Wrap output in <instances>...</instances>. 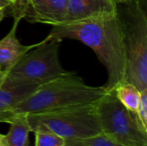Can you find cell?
<instances>
[{
	"label": "cell",
	"instance_id": "obj_1",
	"mask_svg": "<svg viewBox=\"0 0 147 146\" xmlns=\"http://www.w3.org/2000/svg\"><path fill=\"white\" fill-rule=\"evenodd\" d=\"M47 36L60 41L76 40L90 47L107 71L108 80L103 85L107 91L114 90L126 80L127 56L120 12L86 22L53 26Z\"/></svg>",
	"mask_w": 147,
	"mask_h": 146
},
{
	"label": "cell",
	"instance_id": "obj_2",
	"mask_svg": "<svg viewBox=\"0 0 147 146\" xmlns=\"http://www.w3.org/2000/svg\"><path fill=\"white\" fill-rule=\"evenodd\" d=\"M107 89L104 86L94 87L86 84L74 72L39 85L23 102L11 110L0 114V122L8 123L16 115H26L60 110L78 106L96 103Z\"/></svg>",
	"mask_w": 147,
	"mask_h": 146
},
{
	"label": "cell",
	"instance_id": "obj_3",
	"mask_svg": "<svg viewBox=\"0 0 147 146\" xmlns=\"http://www.w3.org/2000/svg\"><path fill=\"white\" fill-rule=\"evenodd\" d=\"M60 40L48 36L27 52L14 65L3 71L0 83L40 85L69 73L59 57Z\"/></svg>",
	"mask_w": 147,
	"mask_h": 146
},
{
	"label": "cell",
	"instance_id": "obj_4",
	"mask_svg": "<svg viewBox=\"0 0 147 146\" xmlns=\"http://www.w3.org/2000/svg\"><path fill=\"white\" fill-rule=\"evenodd\" d=\"M31 132L47 129L65 141L89 139L102 134L96 103L56 111L26 114Z\"/></svg>",
	"mask_w": 147,
	"mask_h": 146
},
{
	"label": "cell",
	"instance_id": "obj_5",
	"mask_svg": "<svg viewBox=\"0 0 147 146\" xmlns=\"http://www.w3.org/2000/svg\"><path fill=\"white\" fill-rule=\"evenodd\" d=\"M123 26L127 56L126 80L140 91L147 89V15L140 1L130 0L127 3Z\"/></svg>",
	"mask_w": 147,
	"mask_h": 146
},
{
	"label": "cell",
	"instance_id": "obj_6",
	"mask_svg": "<svg viewBox=\"0 0 147 146\" xmlns=\"http://www.w3.org/2000/svg\"><path fill=\"white\" fill-rule=\"evenodd\" d=\"M96 110L102 134L126 146H147V134L139 126L134 114L108 91L96 103Z\"/></svg>",
	"mask_w": 147,
	"mask_h": 146
},
{
	"label": "cell",
	"instance_id": "obj_7",
	"mask_svg": "<svg viewBox=\"0 0 147 146\" xmlns=\"http://www.w3.org/2000/svg\"><path fill=\"white\" fill-rule=\"evenodd\" d=\"M118 13L119 5L115 0H67L64 23L82 22Z\"/></svg>",
	"mask_w": 147,
	"mask_h": 146
},
{
	"label": "cell",
	"instance_id": "obj_8",
	"mask_svg": "<svg viewBox=\"0 0 147 146\" xmlns=\"http://www.w3.org/2000/svg\"><path fill=\"white\" fill-rule=\"evenodd\" d=\"M67 0H28L24 18L30 23L53 26L65 22Z\"/></svg>",
	"mask_w": 147,
	"mask_h": 146
},
{
	"label": "cell",
	"instance_id": "obj_9",
	"mask_svg": "<svg viewBox=\"0 0 147 146\" xmlns=\"http://www.w3.org/2000/svg\"><path fill=\"white\" fill-rule=\"evenodd\" d=\"M21 18H14V22L9 33L0 40V68L5 71L14 65L27 52L38 43L25 46L16 37V30Z\"/></svg>",
	"mask_w": 147,
	"mask_h": 146
},
{
	"label": "cell",
	"instance_id": "obj_10",
	"mask_svg": "<svg viewBox=\"0 0 147 146\" xmlns=\"http://www.w3.org/2000/svg\"><path fill=\"white\" fill-rule=\"evenodd\" d=\"M39 85L0 83V114L6 113L28 98Z\"/></svg>",
	"mask_w": 147,
	"mask_h": 146
},
{
	"label": "cell",
	"instance_id": "obj_11",
	"mask_svg": "<svg viewBox=\"0 0 147 146\" xmlns=\"http://www.w3.org/2000/svg\"><path fill=\"white\" fill-rule=\"evenodd\" d=\"M10 126L5 135L6 146H29V133L31 132L26 115L12 117L9 122Z\"/></svg>",
	"mask_w": 147,
	"mask_h": 146
},
{
	"label": "cell",
	"instance_id": "obj_12",
	"mask_svg": "<svg viewBox=\"0 0 147 146\" xmlns=\"http://www.w3.org/2000/svg\"><path fill=\"white\" fill-rule=\"evenodd\" d=\"M115 96L120 102L133 114L139 108L141 91L132 83L125 80L118 83L114 89Z\"/></svg>",
	"mask_w": 147,
	"mask_h": 146
},
{
	"label": "cell",
	"instance_id": "obj_13",
	"mask_svg": "<svg viewBox=\"0 0 147 146\" xmlns=\"http://www.w3.org/2000/svg\"><path fill=\"white\" fill-rule=\"evenodd\" d=\"M35 135L34 146H63L65 140L60 136L44 128H39L33 132Z\"/></svg>",
	"mask_w": 147,
	"mask_h": 146
},
{
	"label": "cell",
	"instance_id": "obj_14",
	"mask_svg": "<svg viewBox=\"0 0 147 146\" xmlns=\"http://www.w3.org/2000/svg\"><path fill=\"white\" fill-rule=\"evenodd\" d=\"M65 144L75 146H126L111 140L102 133L85 139L68 140Z\"/></svg>",
	"mask_w": 147,
	"mask_h": 146
},
{
	"label": "cell",
	"instance_id": "obj_15",
	"mask_svg": "<svg viewBox=\"0 0 147 146\" xmlns=\"http://www.w3.org/2000/svg\"><path fill=\"white\" fill-rule=\"evenodd\" d=\"M134 116L140 128L147 134V89L141 91L140 105Z\"/></svg>",
	"mask_w": 147,
	"mask_h": 146
},
{
	"label": "cell",
	"instance_id": "obj_16",
	"mask_svg": "<svg viewBox=\"0 0 147 146\" xmlns=\"http://www.w3.org/2000/svg\"><path fill=\"white\" fill-rule=\"evenodd\" d=\"M12 3L10 0H0V9H8V15L9 10L11 9Z\"/></svg>",
	"mask_w": 147,
	"mask_h": 146
},
{
	"label": "cell",
	"instance_id": "obj_17",
	"mask_svg": "<svg viewBox=\"0 0 147 146\" xmlns=\"http://www.w3.org/2000/svg\"><path fill=\"white\" fill-rule=\"evenodd\" d=\"M8 15V9H0V22H2V20Z\"/></svg>",
	"mask_w": 147,
	"mask_h": 146
},
{
	"label": "cell",
	"instance_id": "obj_18",
	"mask_svg": "<svg viewBox=\"0 0 147 146\" xmlns=\"http://www.w3.org/2000/svg\"><path fill=\"white\" fill-rule=\"evenodd\" d=\"M0 146H6V141H5V135L0 133Z\"/></svg>",
	"mask_w": 147,
	"mask_h": 146
},
{
	"label": "cell",
	"instance_id": "obj_19",
	"mask_svg": "<svg viewBox=\"0 0 147 146\" xmlns=\"http://www.w3.org/2000/svg\"><path fill=\"white\" fill-rule=\"evenodd\" d=\"M130 0H115V2L118 4V5H121L124 3H127V2H129Z\"/></svg>",
	"mask_w": 147,
	"mask_h": 146
},
{
	"label": "cell",
	"instance_id": "obj_20",
	"mask_svg": "<svg viewBox=\"0 0 147 146\" xmlns=\"http://www.w3.org/2000/svg\"><path fill=\"white\" fill-rule=\"evenodd\" d=\"M2 74H3V71H2V69L0 68V77H1V76H2Z\"/></svg>",
	"mask_w": 147,
	"mask_h": 146
},
{
	"label": "cell",
	"instance_id": "obj_21",
	"mask_svg": "<svg viewBox=\"0 0 147 146\" xmlns=\"http://www.w3.org/2000/svg\"><path fill=\"white\" fill-rule=\"evenodd\" d=\"M63 146H75V145H67V144H65V145H63Z\"/></svg>",
	"mask_w": 147,
	"mask_h": 146
}]
</instances>
